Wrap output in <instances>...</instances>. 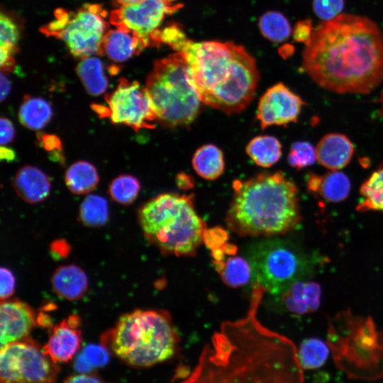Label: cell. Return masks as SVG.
<instances>
[{"label": "cell", "mask_w": 383, "mask_h": 383, "mask_svg": "<svg viewBox=\"0 0 383 383\" xmlns=\"http://www.w3.org/2000/svg\"><path fill=\"white\" fill-rule=\"evenodd\" d=\"M266 292L252 284L246 316L223 322L192 371L177 383H304L296 345L257 317Z\"/></svg>", "instance_id": "obj_1"}, {"label": "cell", "mask_w": 383, "mask_h": 383, "mask_svg": "<svg viewBox=\"0 0 383 383\" xmlns=\"http://www.w3.org/2000/svg\"><path fill=\"white\" fill-rule=\"evenodd\" d=\"M302 67L326 90L370 93L383 81V34L367 17L341 13L314 28Z\"/></svg>", "instance_id": "obj_2"}, {"label": "cell", "mask_w": 383, "mask_h": 383, "mask_svg": "<svg viewBox=\"0 0 383 383\" xmlns=\"http://www.w3.org/2000/svg\"><path fill=\"white\" fill-rule=\"evenodd\" d=\"M180 52L203 104L231 114L251 102L260 77L254 58L243 47L189 40Z\"/></svg>", "instance_id": "obj_3"}, {"label": "cell", "mask_w": 383, "mask_h": 383, "mask_svg": "<svg viewBox=\"0 0 383 383\" xmlns=\"http://www.w3.org/2000/svg\"><path fill=\"white\" fill-rule=\"evenodd\" d=\"M228 227L240 235H274L294 229L301 221L298 189L282 172L260 173L233 183Z\"/></svg>", "instance_id": "obj_4"}, {"label": "cell", "mask_w": 383, "mask_h": 383, "mask_svg": "<svg viewBox=\"0 0 383 383\" xmlns=\"http://www.w3.org/2000/svg\"><path fill=\"white\" fill-rule=\"evenodd\" d=\"M178 335L164 311L140 310L122 315L103 335V344L126 364L148 367L174 355Z\"/></svg>", "instance_id": "obj_5"}, {"label": "cell", "mask_w": 383, "mask_h": 383, "mask_svg": "<svg viewBox=\"0 0 383 383\" xmlns=\"http://www.w3.org/2000/svg\"><path fill=\"white\" fill-rule=\"evenodd\" d=\"M193 200L192 194L164 193L139 209L145 237L163 254L192 255L204 240L207 228L196 213Z\"/></svg>", "instance_id": "obj_6"}, {"label": "cell", "mask_w": 383, "mask_h": 383, "mask_svg": "<svg viewBox=\"0 0 383 383\" xmlns=\"http://www.w3.org/2000/svg\"><path fill=\"white\" fill-rule=\"evenodd\" d=\"M327 343L336 366L350 378L383 377V333L372 318L341 313L329 323Z\"/></svg>", "instance_id": "obj_7"}, {"label": "cell", "mask_w": 383, "mask_h": 383, "mask_svg": "<svg viewBox=\"0 0 383 383\" xmlns=\"http://www.w3.org/2000/svg\"><path fill=\"white\" fill-rule=\"evenodd\" d=\"M145 89L157 115V122L165 127L187 126L200 112L203 103L180 52L154 62Z\"/></svg>", "instance_id": "obj_8"}, {"label": "cell", "mask_w": 383, "mask_h": 383, "mask_svg": "<svg viewBox=\"0 0 383 383\" xmlns=\"http://www.w3.org/2000/svg\"><path fill=\"white\" fill-rule=\"evenodd\" d=\"M252 283L279 294L293 282L312 272L316 260L291 243L267 239L256 243L248 252Z\"/></svg>", "instance_id": "obj_9"}, {"label": "cell", "mask_w": 383, "mask_h": 383, "mask_svg": "<svg viewBox=\"0 0 383 383\" xmlns=\"http://www.w3.org/2000/svg\"><path fill=\"white\" fill-rule=\"evenodd\" d=\"M107 16L97 4H87L74 11L57 9L54 19L42 27L40 32L62 40L74 57L101 55L109 27Z\"/></svg>", "instance_id": "obj_10"}, {"label": "cell", "mask_w": 383, "mask_h": 383, "mask_svg": "<svg viewBox=\"0 0 383 383\" xmlns=\"http://www.w3.org/2000/svg\"><path fill=\"white\" fill-rule=\"evenodd\" d=\"M60 367L28 338L1 348V383H55Z\"/></svg>", "instance_id": "obj_11"}, {"label": "cell", "mask_w": 383, "mask_h": 383, "mask_svg": "<svg viewBox=\"0 0 383 383\" xmlns=\"http://www.w3.org/2000/svg\"><path fill=\"white\" fill-rule=\"evenodd\" d=\"M105 100L113 123L128 126L135 131L155 128L157 115L145 87L138 82L120 78L116 88L106 95Z\"/></svg>", "instance_id": "obj_12"}, {"label": "cell", "mask_w": 383, "mask_h": 383, "mask_svg": "<svg viewBox=\"0 0 383 383\" xmlns=\"http://www.w3.org/2000/svg\"><path fill=\"white\" fill-rule=\"evenodd\" d=\"M182 7L177 0H143L113 10L109 21L116 28L132 33L146 48L152 46V36L165 18Z\"/></svg>", "instance_id": "obj_13"}, {"label": "cell", "mask_w": 383, "mask_h": 383, "mask_svg": "<svg viewBox=\"0 0 383 383\" xmlns=\"http://www.w3.org/2000/svg\"><path fill=\"white\" fill-rule=\"evenodd\" d=\"M304 102L282 83L269 88L260 99L257 119L265 129L272 126H286L296 122Z\"/></svg>", "instance_id": "obj_14"}, {"label": "cell", "mask_w": 383, "mask_h": 383, "mask_svg": "<svg viewBox=\"0 0 383 383\" xmlns=\"http://www.w3.org/2000/svg\"><path fill=\"white\" fill-rule=\"evenodd\" d=\"M35 325V313L26 303L18 299L1 301L0 305L1 348L27 338Z\"/></svg>", "instance_id": "obj_15"}, {"label": "cell", "mask_w": 383, "mask_h": 383, "mask_svg": "<svg viewBox=\"0 0 383 383\" xmlns=\"http://www.w3.org/2000/svg\"><path fill=\"white\" fill-rule=\"evenodd\" d=\"M79 318L72 315L53 328L48 342L43 347L44 353L54 362H66L72 359L80 348L82 333L78 329Z\"/></svg>", "instance_id": "obj_16"}, {"label": "cell", "mask_w": 383, "mask_h": 383, "mask_svg": "<svg viewBox=\"0 0 383 383\" xmlns=\"http://www.w3.org/2000/svg\"><path fill=\"white\" fill-rule=\"evenodd\" d=\"M317 161L330 170L346 167L352 159L354 147L350 139L341 133L324 135L316 147Z\"/></svg>", "instance_id": "obj_17"}, {"label": "cell", "mask_w": 383, "mask_h": 383, "mask_svg": "<svg viewBox=\"0 0 383 383\" xmlns=\"http://www.w3.org/2000/svg\"><path fill=\"white\" fill-rule=\"evenodd\" d=\"M320 285L312 281L297 280L279 295L285 309L295 314L304 315L315 311L321 301Z\"/></svg>", "instance_id": "obj_18"}, {"label": "cell", "mask_w": 383, "mask_h": 383, "mask_svg": "<svg viewBox=\"0 0 383 383\" xmlns=\"http://www.w3.org/2000/svg\"><path fill=\"white\" fill-rule=\"evenodd\" d=\"M12 185L19 197L29 204L44 201L51 188L48 175L32 165L21 167L16 173Z\"/></svg>", "instance_id": "obj_19"}, {"label": "cell", "mask_w": 383, "mask_h": 383, "mask_svg": "<svg viewBox=\"0 0 383 383\" xmlns=\"http://www.w3.org/2000/svg\"><path fill=\"white\" fill-rule=\"evenodd\" d=\"M54 292L69 301L80 299L88 288L87 274L75 265H62L57 268L51 277Z\"/></svg>", "instance_id": "obj_20"}, {"label": "cell", "mask_w": 383, "mask_h": 383, "mask_svg": "<svg viewBox=\"0 0 383 383\" xmlns=\"http://www.w3.org/2000/svg\"><path fill=\"white\" fill-rule=\"evenodd\" d=\"M307 187L324 201L338 203L348 196L351 184L345 174L331 170L321 176L311 174L307 180Z\"/></svg>", "instance_id": "obj_21"}, {"label": "cell", "mask_w": 383, "mask_h": 383, "mask_svg": "<svg viewBox=\"0 0 383 383\" xmlns=\"http://www.w3.org/2000/svg\"><path fill=\"white\" fill-rule=\"evenodd\" d=\"M145 48L138 38L122 28L109 30L104 35L102 52L115 62H123Z\"/></svg>", "instance_id": "obj_22"}, {"label": "cell", "mask_w": 383, "mask_h": 383, "mask_svg": "<svg viewBox=\"0 0 383 383\" xmlns=\"http://www.w3.org/2000/svg\"><path fill=\"white\" fill-rule=\"evenodd\" d=\"M52 108L50 104L41 97L26 94L18 110V120L22 126L33 130L43 128L51 120Z\"/></svg>", "instance_id": "obj_23"}, {"label": "cell", "mask_w": 383, "mask_h": 383, "mask_svg": "<svg viewBox=\"0 0 383 383\" xmlns=\"http://www.w3.org/2000/svg\"><path fill=\"white\" fill-rule=\"evenodd\" d=\"M192 166L196 174L207 180L218 178L225 168L223 152L213 144L199 148L192 157Z\"/></svg>", "instance_id": "obj_24"}, {"label": "cell", "mask_w": 383, "mask_h": 383, "mask_svg": "<svg viewBox=\"0 0 383 383\" xmlns=\"http://www.w3.org/2000/svg\"><path fill=\"white\" fill-rule=\"evenodd\" d=\"M65 182L74 194H84L93 191L99 182L96 168L90 162L80 160L72 164L65 174Z\"/></svg>", "instance_id": "obj_25"}, {"label": "cell", "mask_w": 383, "mask_h": 383, "mask_svg": "<svg viewBox=\"0 0 383 383\" xmlns=\"http://www.w3.org/2000/svg\"><path fill=\"white\" fill-rule=\"evenodd\" d=\"M76 72L86 91L92 96L104 94L109 86L102 61L94 56L81 59Z\"/></svg>", "instance_id": "obj_26"}, {"label": "cell", "mask_w": 383, "mask_h": 383, "mask_svg": "<svg viewBox=\"0 0 383 383\" xmlns=\"http://www.w3.org/2000/svg\"><path fill=\"white\" fill-rule=\"evenodd\" d=\"M246 153L257 165L270 167L277 163L282 155V145L271 135H258L247 145Z\"/></svg>", "instance_id": "obj_27"}, {"label": "cell", "mask_w": 383, "mask_h": 383, "mask_svg": "<svg viewBox=\"0 0 383 383\" xmlns=\"http://www.w3.org/2000/svg\"><path fill=\"white\" fill-rule=\"evenodd\" d=\"M225 257L213 261L216 270L223 282L231 287L247 284L252 278V270L248 260L234 255L227 259Z\"/></svg>", "instance_id": "obj_28"}, {"label": "cell", "mask_w": 383, "mask_h": 383, "mask_svg": "<svg viewBox=\"0 0 383 383\" xmlns=\"http://www.w3.org/2000/svg\"><path fill=\"white\" fill-rule=\"evenodd\" d=\"M360 194L362 199L357 206V211L383 213V164L362 183Z\"/></svg>", "instance_id": "obj_29"}, {"label": "cell", "mask_w": 383, "mask_h": 383, "mask_svg": "<svg viewBox=\"0 0 383 383\" xmlns=\"http://www.w3.org/2000/svg\"><path fill=\"white\" fill-rule=\"evenodd\" d=\"M330 352L328 343L316 338L305 339L297 349L300 365L303 370H307L323 367L328 358Z\"/></svg>", "instance_id": "obj_30"}, {"label": "cell", "mask_w": 383, "mask_h": 383, "mask_svg": "<svg viewBox=\"0 0 383 383\" xmlns=\"http://www.w3.org/2000/svg\"><path fill=\"white\" fill-rule=\"evenodd\" d=\"M259 28L263 36L274 43L287 40L292 33L289 21L279 11L265 13L259 20Z\"/></svg>", "instance_id": "obj_31"}, {"label": "cell", "mask_w": 383, "mask_h": 383, "mask_svg": "<svg viewBox=\"0 0 383 383\" xmlns=\"http://www.w3.org/2000/svg\"><path fill=\"white\" fill-rule=\"evenodd\" d=\"M79 218L87 226L99 227L104 226L109 219L107 201L99 195H88L80 205Z\"/></svg>", "instance_id": "obj_32"}, {"label": "cell", "mask_w": 383, "mask_h": 383, "mask_svg": "<svg viewBox=\"0 0 383 383\" xmlns=\"http://www.w3.org/2000/svg\"><path fill=\"white\" fill-rule=\"evenodd\" d=\"M140 189L139 180L131 174H121L114 178L109 186V194L116 202L129 205L137 198Z\"/></svg>", "instance_id": "obj_33"}, {"label": "cell", "mask_w": 383, "mask_h": 383, "mask_svg": "<svg viewBox=\"0 0 383 383\" xmlns=\"http://www.w3.org/2000/svg\"><path fill=\"white\" fill-rule=\"evenodd\" d=\"M189 40L182 26L177 23H171L160 28L153 36L154 46L165 44L177 52H181Z\"/></svg>", "instance_id": "obj_34"}, {"label": "cell", "mask_w": 383, "mask_h": 383, "mask_svg": "<svg viewBox=\"0 0 383 383\" xmlns=\"http://www.w3.org/2000/svg\"><path fill=\"white\" fill-rule=\"evenodd\" d=\"M287 160L290 166L296 170L312 165L317 160L316 148L309 142H294L291 145Z\"/></svg>", "instance_id": "obj_35"}, {"label": "cell", "mask_w": 383, "mask_h": 383, "mask_svg": "<svg viewBox=\"0 0 383 383\" xmlns=\"http://www.w3.org/2000/svg\"><path fill=\"white\" fill-rule=\"evenodd\" d=\"M19 39V31L17 24L3 12L0 16V48L11 50L15 52Z\"/></svg>", "instance_id": "obj_36"}, {"label": "cell", "mask_w": 383, "mask_h": 383, "mask_svg": "<svg viewBox=\"0 0 383 383\" xmlns=\"http://www.w3.org/2000/svg\"><path fill=\"white\" fill-rule=\"evenodd\" d=\"M345 6L344 0H313L314 13L323 21L336 18L341 14Z\"/></svg>", "instance_id": "obj_37"}, {"label": "cell", "mask_w": 383, "mask_h": 383, "mask_svg": "<svg viewBox=\"0 0 383 383\" xmlns=\"http://www.w3.org/2000/svg\"><path fill=\"white\" fill-rule=\"evenodd\" d=\"M83 352L94 367H103L109 360L108 349L102 344L90 343L85 346Z\"/></svg>", "instance_id": "obj_38"}, {"label": "cell", "mask_w": 383, "mask_h": 383, "mask_svg": "<svg viewBox=\"0 0 383 383\" xmlns=\"http://www.w3.org/2000/svg\"><path fill=\"white\" fill-rule=\"evenodd\" d=\"M314 28L309 18L299 21L293 30V39L295 42L302 43L305 46L311 42Z\"/></svg>", "instance_id": "obj_39"}, {"label": "cell", "mask_w": 383, "mask_h": 383, "mask_svg": "<svg viewBox=\"0 0 383 383\" xmlns=\"http://www.w3.org/2000/svg\"><path fill=\"white\" fill-rule=\"evenodd\" d=\"M37 139L40 147L48 152L50 155L63 152L62 141L56 135L40 132L37 134Z\"/></svg>", "instance_id": "obj_40"}, {"label": "cell", "mask_w": 383, "mask_h": 383, "mask_svg": "<svg viewBox=\"0 0 383 383\" xmlns=\"http://www.w3.org/2000/svg\"><path fill=\"white\" fill-rule=\"evenodd\" d=\"M0 296L1 301L10 297L15 290V277L12 272L1 267L0 271Z\"/></svg>", "instance_id": "obj_41"}, {"label": "cell", "mask_w": 383, "mask_h": 383, "mask_svg": "<svg viewBox=\"0 0 383 383\" xmlns=\"http://www.w3.org/2000/svg\"><path fill=\"white\" fill-rule=\"evenodd\" d=\"M1 144L6 145L12 142L15 138V128L12 122L7 118L0 119Z\"/></svg>", "instance_id": "obj_42"}, {"label": "cell", "mask_w": 383, "mask_h": 383, "mask_svg": "<svg viewBox=\"0 0 383 383\" xmlns=\"http://www.w3.org/2000/svg\"><path fill=\"white\" fill-rule=\"evenodd\" d=\"M0 65L1 71L11 72L15 69L16 63L13 58L14 52L4 48H0Z\"/></svg>", "instance_id": "obj_43"}, {"label": "cell", "mask_w": 383, "mask_h": 383, "mask_svg": "<svg viewBox=\"0 0 383 383\" xmlns=\"http://www.w3.org/2000/svg\"><path fill=\"white\" fill-rule=\"evenodd\" d=\"M63 383H106L96 375L88 373H79V374L68 377Z\"/></svg>", "instance_id": "obj_44"}, {"label": "cell", "mask_w": 383, "mask_h": 383, "mask_svg": "<svg viewBox=\"0 0 383 383\" xmlns=\"http://www.w3.org/2000/svg\"><path fill=\"white\" fill-rule=\"evenodd\" d=\"M92 367L84 352L79 353L74 362V369L79 373H88Z\"/></svg>", "instance_id": "obj_45"}, {"label": "cell", "mask_w": 383, "mask_h": 383, "mask_svg": "<svg viewBox=\"0 0 383 383\" xmlns=\"http://www.w3.org/2000/svg\"><path fill=\"white\" fill-rule=\"evenodd\" d=\"M0 84H1V94H0L1 101H4V100L7 97V96L9 95L11 91V84L9 78L4 74L2 71L1 73Z\"/></svg>", "instance_id": "obj_46"}, {"label": "cell", "mask_w": 383, "mask_h": 383, "mask_svg": "<svg viewBox=\"0 0 383 383\" xmlns=\"http://www.w3.org/2000/svg\"><path fill=\"white\" fill-rule=\"evenodd\" d=\"M177 184L182 189H188L193 187L192 179L186 174L180 173L177 176Z\"/></svg>", "instance_id": "obj_47"}, {"label": "cell", "mask_w": 383, "mask_h": 383, "mask_svg": "<svg viewBox=\"0 0 383 383\" xmlns=\"http://www.w3.org/2000/svg\"><path fill=\"white\" fill-rule=\"evenodd\" d=\"M16 152L9 148L1 145L0 149V158L1 160L12 162L16 159Z\"/></svg>", "instance_id": "obj_48"}, {"label": "cell", "mask_w": 383, "mask_h": 383, "mask_svg": "<svg viewBox=\"0 0 383 383\" xmlns=\"http://www.w3.org/2000/svg\"><path fill=\"white\" fill-rule=\"evenodd\" d=\"M120 6H126L140 2L143 0H114Z\"/></svg>", "instance_id": "obj_49"}]
</instances>
